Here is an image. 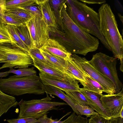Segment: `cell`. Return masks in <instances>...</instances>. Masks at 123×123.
<instances>
[{
  "instance_id": "6da1fadb",
  "label": "cell",
  "mask_w": 123,
  "mask_h": 123,
  "mask_svg": "<svg viewBox=\"0 0 123 123\" xmlns=\"http://www.w3.org/2000/svg\"><path fill=\"white\" fill-rule=\"evenodd\" d=\"M68 13L73 22L85 31L94 36L107 49H111L101 32L99 14L85 3L78 0H66Z\"/></svg>"
},
{
  "instance_id": "7a4b0ae2",
  "label": "cell",
  "mask_w": 123,
  "mask_h": 123,
  "mask_svg": "<svg viewBox=\"0 0 123 123\" xmlns=\"http://www.w3.org/2000/svg\"><path fill=\"white\" fill-rule=\"evenodd\" d=\"M64 4L59 11L61 19L71 43L69 52L85 56L95 51L99 44L98 39L86 32L76 25L69 16Z\"/></svg>"
},
{
  "instance_id": "3957f363",
  "label": "cell",
  "mask_w": 123,
  "mask_h": 123,
  "mask_svg": "<svg viewBox=\"0 0 123 123\" xmlns=\"http://www.w3.org/2000/svg\"><path fill=\"white\" fill-rule=\"evenodd\" d=\"M100 31L107 43L114 56L120 61V69L123 71V40L118 30L115 15L110 6L102 4L98 10Z\"/></svg>"
},
{
  "instance_id": "277c9868",
  "label": "cell",
  "mask_w": 123,
  "mask_h": 123,
  "mask_svg": "<svg viewBox=\"0 0 123 123\" xmlns=\"http://www.w3.org/2000/svg\"><path fill=\"white\" fill-rule=\"evenodd\" d=\"M0 90L13 96L26 94H43L45 92L44 86L37 75L22 77L13 75L7 78H0Z\"/></svg>"
},
{
  "instance_id": "5b68a950",
  "label": "cell",
  "mask_w": 123,
  "mask_h": 123,
  "mask_svg": "<svg viewBox=\"0 0 123 123\" xmlns=\"http://www.w3.org/2000/svg\"><path fill=\"white\" fill-rule=\"evenodd\" d=\"M51 100L47 94L46 97L40 99L26 101L22 99L18 104L20 110L18 118L38 119L47 114L50 111L60 110L59 106L68 105L64 102L51 101Z\"/></svg>"
},
{
  "instance_id": "8992f818",
  "label": "cell",
  "mask_w": 123,
  "mask_h": 123,
  "mask_svg": "<svg viewBox=\"0 0 123 123\" xmlns=\"http://www.w3.org/2000/svg\"><path fill=\"white\" fill-rule=\"evenodd\" d=\"M88 61L97 70L111 80L115 87V94L120 91L123 85L118 77L116 58L100 52L93 55Z\"/></svg>"
},
{
  "instance_id": "52a82bcc",
  "label": "cell",
  "mask_w": 123,
  "mask_h": 123,
  "mask_svg": "<svg viewBox=\"0 0 123 123\" xmlns=\"http://www.w3.org/2000/svg\"><path fill=\"white\" fill-rule=\"evenodd\" d=\"M0 54L4 56L6 61L0 67V69L27 68L33 65V59L27 52L10 43H0Z\"/></svg>"
},
{
  "instance_id": "ba28073f",
  "label": "cell",
  "mask_w": 123,
  "mask_h": 123,
  "mask_svg": "<svg viewBox=\"0 0 123 123\" xmlns=\"http://www.w3.org/2000/svg\"><path fill=\"white\" fill-rule=\"evenodd\" d=\"M30 33L31 47L39 48L49 38V27L42 16H34L26 24Z\"/></svg>"
},
{
  "instance_id": "9c48e42d",
  "label": "cell",
  "mask_w": 123,
  "mask_h": 123,
  "mask_svg": "<svg viewBox=\"0 0 123 123\" xmlns=\"http://www.w3.org/2000/svg\"><path fill=\"white\" fill-rule=\"evenodd\" d=\"M71 56L87 74L101 85L105 93L111 94L116 93L115 87L111 80L97 70L85 57L75 54H72Z\"/></svg>"
},
{
  "instance_id": "30bf717a",
  "label": "cell",
  "mask_w": 123,
  "mask_h": 123,
  "mask_svg": "<svg viewBox=\"0 0 123 123\" xmlns=\"http://www.w3.org/2000/svg\"><path fill=\"white\" fill-rule=\"evenodd\" d=\"M100 99L103 106L110 112L112 119L120 117L123 110V88L117 93L102 94Z\"/></svg>"
},
{
  "instance_id": "8fae6325",
  "label": "cell",
  "mask_w": 123,
  "mask_h": 123,
  "mask_svg": "<svg viewBox=\"0 0 123 123\" xmlns=\"http://www.w3.org/2000/svg\"><path fill=\"white\" fill-rule=\"evenodd\" d=\"M31 57L33 60V65L40 72L45 73L64 81L73 82L78 80L70 74L64 73L47 63H44L33 57Z\"/></svg>"
},
{
  "instance_id": "7c38bea8",
  "label": "cell",
  "mask_w": 123,
  "mask_h": 123,
  "mask_svg": "<svg viewBox=\"0 0 123 123\" xmlns=\"http://www.w3.org/2000/svg\"><path fill=\"white\" fill-rule=\"evenodd\" d=\"M39 77L42 83L45 85L55 86L61 90L65 91H80L78 80L70 82L62 81L44 73L40 72Z\"/></svg>"
},
{
  "instance_id": "4fadbf2b",
  "label": "cell",
  "mask_w": 123,
  "mask_h": 123,
  "mask_svg": "<svg viewBox=\"0 0 123 123\" xmlns=\"http://www.w3.org/2000/svg\"><path fill=\"white\" fill-rule=\"evenodd\" d=\"M80 91L87 99L90 107L105 118L108 120L112 119L110 112L102 105L100 99V95L86 90L82 88H80Z\"/></svg>"
},
{
  "instance_id": "5bb4252c",
  "label": "cell",
  "mask_w": 123,
  "mask_h": 123,
  "mask_svg": "<svg viewBox=\"0 0 123 123\" xmlns=\"http://www.w3.org/2000/svg\"><path fill=\"white\" fill-rule=\"evenodd\" d=\"M40 49L46 51L56 56L65 59L70 57L72 55L66 48L55 40L49 38Z\"/></svg>"
},
{
  "instance_id": "9a60e30c",
  "label": "cell",
  "mask_w": 123,
  "mask_h": 123,
  "mask_svg": "<svg viewBox=\"0 0 123 123\" xmlns=\"http://www.w3.org/2000/svg\"><path fill=\"white\" fill-rule=\"evenodd\" d=\"M35 3L41 12L42 17L48 26L56 28L57 27V20L52 9L49 0H35Z\"/></svg>"
},
{
  "instance_id": "2e32d148",
  "label": "cell",
  "mask_w": 123,
  "mask_h": 123,
  "mask_svg": "<svg viewBox=\"0 0 123 123\" xmlns=\"http://www.w3.org/2000/svg\"><path fill=\"white\" fill-rule=\"evenodd\" d=\"M65 71L72 75L80 83L85 82L83 69L74 60L71 56L66 59Z\"/></svg>"
},
{
  "instance_id": "e0dca14e",
  "label": "cell",
  "mask_w": 123,
  "mask_h": 123,
  "mask_svg": "<svg viewBox=\"0 0 123 123\" xmlns=\"http://www.w3.org/2000/svg\"><path fill=\"white\" fill-rule=\"evenodd\" d=\"M45 92L47 94L55 95L62 99L66 102L72 108L74 112L77 115H80L77 110L75 106L76 103L70 97L65 94L59 89L53 86L44 85Z\"/></svg>"
},
{
  "instance_id": "ac0fdd59",
  "label": "cell",
  "mask_w": 123,
  "mask_h": 123,
  "mask_svg": "<svg viewBox=\"0 0 123 123\" xmlns=\"http://www.w3.org/2000/svg\"><path fill=\"white\" fill-rule=\"evenodd\" d=\"M83 73L85 82L80 83L83 86V87L82 88L83 89L99 95L102 94L103 92H105L104 89L101 85L83 70Z\"/></svg>"
},
{
  "instance_id": "d6986e66",
  "label": "cell",
  "mask_w": 123,
  "mask_h": 123,
  "mask_svg": "<svg viewBox=\"0 0 123 123\" xmlns=\"http://www.w3.org/2000/svg\"><path fill=\"white\" fill-rule=\"evenodd\" d=\"M6 12L17 19L24 25L26 24L34 16L19 8L7 9Z\"/></svg>"
},
{
  "instance_id": "ffe728a7",
  "label": "cell",
  "mask_w": 123,
  "mask_h": 123,
  "mask_svg": "<svg viewBox=\"0 0 123 123\" xmlns=\"http://www.w3.org/2000/svg\"><path fill=\"white\" fill-rule=\"evenodd\" d=\"M6 26L11 38V44L27 52L29 48L22 41L16 33L15 31V26L9 25H6Z\"/></svg>"
},
{
  "instance_id": "44dd1931",
  "label": "cell",
  "mask_w": 123,
  "mask_h": 123,
  "mask_svg": "<svg viewBox=\"0 0 123 123\" xmlns=\"http://www.w3.org/2000/svg\"><path fill=\"white\" fill-rule=\"evenodd\" d=\"M39 49L41 53L46 59L56 66L62 72L67 73L65 71L66 59L56 56L46 51Z\"/></svg>"
},
{
  "instance_id": "7402d4cb",
  "label": "cell",
  "mask_w": 123,
  "mask_h": 123,
  "mask_svg": "<svg viewBox=\"0 0 123 123\" xmlns=\"http://www.w3.org/2000/svg\"><path fill=\"white\" fill-rule=\"evenodd\" d=\"M15 31L22 41L30 48L31 44V36L26 24L15 26Z\"/></svg>"
},
{
  "instance_id": "603a6c76",
  "label": "cell",
  "mask_w": 123,
  "mask_h": 123,
  "mask_svg": "<svg viewBox=\"0 0 123 123\" xmlns=\"http://www.w3.org/2000/svg\"><path fill=\"white\" fill-rule=\"evenodd\" d=\"M66 95L75 102L82 105L89 106V103L86 98L80 91H65Z\"/></svg>"
},
{
  "instance_id": "cb8c5ba5",
  "label": "cell",
  "mask_w": 123,
  "mask_h": 123,
  "mask_svg": "<svg viewBox=\"0 0 123 123\" xmlns=\"http://www.w3.org/2000/svg\"><path fill=\"white\" fill-rule=\"evenodd\" d=\"M9 71L10 73L15 74L16 75L13 76L16 77H22L37 75L36 71L33 67L19 68L16 70L11 68Z\"/></svg>"
},
{
  "instance_id": "d4e9b609",
  "label": "cell",
  "mask_w": 123,
  "mask_h": 123,
  "mask_svg": "<svg viewBox=\"0 0 123 123\" xmlns=\"http://www.w3.org/2000/svg\"><path fill=\"white\" fill-rule=\"evenodd\" d=\"M36 5L35 0H12L6 2L7 9Z\"/></svg>"
},
{
  "instance_id": "484cf974",
  "label": "cell",
  "mask_w": 123,
  "mask_h": 123,
  "mask_svg": "<svg viewBox=\"0 0 123 123\" xmlns=\"http://www.w3.org/2000/svg\"><path fill=\"white\" fill-rule=\"evenodd\" d=\"M39 49L36 47H31L29 48L27 52L31 56L44 63H47L52 66L61 71L56 66L51 63L45 58L41 53Z\"/></svg>"
},
{
  "instance_id": "4316f807",
  "label": "cell",
  "mask_w": 123,
  "mask_h": 123,
  "mask_svg": "<svg viewBox=\"0 0 123 123\" xmlns=\"http://www.w3.org/2000/svg\"><path fill=\"white\" fill-rule=\"evenodd\" d=\"M75 106L76 109L80 115H85L87 118L98 114L95 112L93 109L89 106L82 105L77 103H76Z\"/></svg>"
},
{
  "instance_id": "83f0119b",
  "label": "cell",
  "mask_w": 123,
  "mask_h": 123,
  "mask_svg": "<svg viewBox=\"0 0 123 123\" xmlns=\"http://www.w3.org/2000/svg\"><path fill=\"white\" fill-rule=\"evenodd\" d=\"M6 25L0 23V43L12 44L11 38L6 28Z\"/></svg>"
},
{
  "instance_id": "f1b7e54d",
  "label": "cell",
  "mask_w": 123,
  "mask_h": 123,
  "mask_svg": "<svg viewBox=\"0 0 123 123\" xmlns=\"http://www.w3.org/2000/svg\"><path fill=\"white\" fill-rule=\"evenodd\" d=\"M64 123H88L87 118L82 117L80 115H76L74 112L65 120Z\"/></svg>"
},
{
  "instance_id": "f546056e",
  "label": "cell",
  "mask_w": 123,
  "mask_h": 123,
  "mask_svg": "<svg viewBox=\"0 0 123 123\" xmlns=\"http://www.w3.org/2000/svg\"><path fill=\"white\" fill-rule=\"evenodd\" d=\"M71 113V112L68 113L59 120L57 119H52L51 117L49 118L48 117L47 114L37 119L39 123H64L65 120L63 121H61V120L66 116L69 115Z\"/></svg>"
},
{
  "instance_id": "4dcf8cb0",
  "label": "cell",
  "mask_w": 123,
  "mask_h": 123,
  "mask_svg": "<svg viewBox=\"0 0 123 123\" xmlns=\"http://www.w3.org/2000/svg\"><path fill=\"white\" fill-rule=\"evenodd\" d=\"M4 18L6 25H12L15 26L24 25L17 19L6 12Z\"/></svg>"
},
{
  "instance_id": "1f68e13d",
  "label": "cell",
  "mask_w": 123,
  "mask_h": 123,
  "mask_svg": "<svg viewBox=\"0 0 123 123\" xmlns=\"http://www.w3.org/2000/svg\"><path fill=\"white\" fill-rule=\"evenodd\" d=\"M6 121L8 123H39L37 119L31 117L9 119Z\"/></svg>"
},
{
  "instance_id": "d6a6232c",
  "label": "cell",
  "mask_w": 123,
  "mask_h": 123,
  "mask_svg": "<svg viewBox=\"0 0 123 123\" xmlns=\"http://www.w3.org/2000/svg\"><path fill=\"white\" fill-rule=\"evenodd\" d=\"M36 5H30L18 8L25 10L34 16H42L41 11Z\"/></svg>"
},
{
  "instance_id": "836d02e7",
  "label": "cell",
  "mask_w": 123,
  "mask_h": 123,
  "mask_svg": "<svg viewBox=\"0 0 123 123\" xmlns=\"http://www.w3.org/2000/svg\"><path fill=\"white\" fill-rule=\"evenodd\" d=\"M109 120L97 114L91 116L88 120V123H109Z\"/></svg>"
},
{
  "instance_id": "e575fe53",
  "label": "cell",
  "mask_w": 123,
  "mask_h": 123,
  "mask_svg": "<svg viewBox=\"0 0 123 123\" xmlns=\"http://www.w3.org/2000/svg\"><path fill=\"white\" fill-rule=\"evenodd\" d=\"M5 0H0V23L6 25L5 19V15L7 8Z\"/></svg>"
},
{
  "instance_id": "d590c367",
  "label": "cell",
  "mask_w": 123,
  "mask_h": 123,
  "mask_svg": "<svg viewBox=\"0 0 123 123\" xmlns=\"http://www.w3.org/2000/svg\"><path fill=\"white\" fill-rule=\"evenodd\" d=\"M49 1L54 10L57 11L60 10L63 5L66 3V0H52Z\"/></svg>"
},
{
  "instance_id": "8d00e7d4",
  "label": "cell",
  "mask_w": 123,
  "mask_h": 123,
  "mask_svg": "<svg viewBox=\"0 0 123 123\" xmlns=\"http://www.w3.org/2000/svg\"><path fill=\"white\" fill-rule=\"evenodd\" d=\"M80 1L85 3L89 4H102L104 3L106 1L105 0H80Z\"/></svg>"
},
{
  "instance_id": "74e56055",
  "label": "cell",
  "mask_w": 123,
  "mask_h": 123,
  "mask_svg": "<svg viewBox=\"0 0 123 123\" xmlns=\"http://www.w3.org/2000/svg\"><path fill=\"white\" fill-rule=\"evenodd\" d=\"M109 123H123V118L118 117L109 120Z\"/></svg>"
},
{
  "instance_id": "f35d334b",
  "label": "cell",
  "mask_w": 123,
  "mask_h": 123,
  "mask_svg": "<svg viewBox=\"0 0 123 123\" xmlns=\"http://www.w3.org/2000/svg\"><path fill=\"white\" fill-rule=\"evenodd\" d=\"M9 71L4 72H0V78L6 77L9 75Z\"/></svg>"
},
{
  "instance_id": "ab89813d",
  "label": "cell",
  "mask_w": 123,
  "mask_h": 123,
  "mask_svg": "<svg viewBox=\"0 0 123 123\" xmlns=\"http://www.w3.org/2000/svg\"><path fill=\"white\" fill-rule=\"evenodd\" d=\"M6 61L5 58L4 56L3 55L0 54V61Z\"/></svg>"
},
{
  "instance_id": "60d3db41",
  "label": "cell",
  "mask_w": 123,
  "mask_h": 123,
  "mask_svg": "<svg viewBox=\"0 0 123 123\" xmlns=\"http://www.w3.org/2000/svg\"><path fill=\"white\" fill-rule=\"evenodd\" d=\"M118 15L119 17L120 18V19L122 23H123V16L119 13H118Z\"/></svg>"
},
{
  "instance_id": "b9f144b4",
  "label": "cell",
  "mask_w": 123,
  "mask_h": 123,
  "mask_svg": "<svg viewBox=\"0 0 123 123\" xmlns=\"http://www.w3.org/2000/svg\"><path fill=\"white\" fill-rule=\"evenodd\" d=\"M123 110H122L120 114V117H121L122 118H123Z\"/></svg>"
},
{
  "instance_id": "7bdbcfd3",
  "label": "cell",
  "mask_w": 123,
  "mask_h": 123,
  "mask_svg": "<svg viewBox=\"0 0 123 123\" xmlns=\"http://www.w3.org/2000/svg\"><path fill=\"white\" fill-rule=\"evenodd\" d=\"M6 62V61H0V63H5Z\"/></svg>"
}]
</instances>
